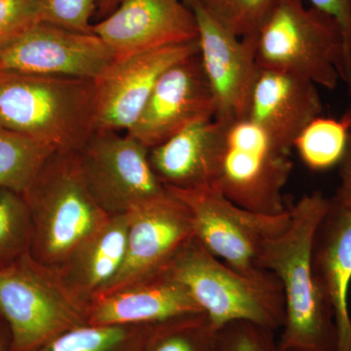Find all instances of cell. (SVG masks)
I'll use <instances>...</instances> for the list:
<instances>
[{"label":"cell","mask_w":351,"mask_h":351,"mask_svg":"<svg viewBox=\"0 0 351 351\" xmlns=\"http://www.w3.org/2000/svg\"><path fill=\"white\" fill-rule=\"evenodd\" d=\"M331 204L321 191L304 195L290 210L285 230L263 245L260 269L277 277L282 287L285 320L279 346L287 351H337L334 313L316 281L313 247L316 230Z\"/></svg>","instance_id":"6da1fadb"},{"label":"cell","mask_w":351,"mask_h":351,"mask_svg":"<svg viewBox=\"0 0 351 351\" xmlns=\"http://www.w3.org/2000/svg\"><path fill=\"white\" fill-rule=\"evenodd\" d=\"M0 128L80 152L96 130L94 80L0 71Z\"/></svg>","instance_id":"7a4b0ae2"},{"label":"cell","mask_w":351,"mask_h":351,"mask_svg":"<svg viewBox=\"0 0 351 351\" xmlns=\"http://www.w3.org/2000/svg\"><path fill=\"white\" fill-rule=\"evenodd\" d=\"M22 195L32 219L29 253L57 270L110 218L88 188L77 152H54Z\"/></svg>","instance_id":"3957f363"},{"label":"cell","mask_w":351,"mask_h":351,"mask_svg":"<svg viewBox=\"0 0 351 351\" xmlns=\"http://www.w3.org/2000/svg\"><path fill=\"white\" fill-rule=\"evenodd\" d=\"M184 284L217 329L245 321L276 332L285 320L282 287L267 270L242 274L209 253L193 237L165 267Z\"/></svg>","instance_id":"277c9868"},{"label":"cell","mask_w":351,"mask_h":351,"mask_svg":"<svg viewBox=\"0 0 351 351\" xmlns=\"http://www.w3.org/2000/svg\"><path fill=\"white\" fill-rule=\"evenodd\" d=\"M88 313L89 301L29 252L0 267V314L10 332L8 351L38 350L88 324Z\"/></svg>","instance_id":"5b68a950"},{"label":"cell","mask_w":351,"mask_h":351,"mask_svg":"<svg viewBox=\"0 0 351 351\" xmlns=\"http://www.w3.org/2000/svg\"><path fill=\"white\" fill-rule=\"evenodd\" d=\"M343 38L336 21L304 0H276L257 34L260 69L291 73L334 90Z\"/></svg>","instance_id":"8992f818"},{"label":"cell","mask_w":351,"mask_h":351,"mask_svg":"<svg viewBox=\"0 0 351 351\" xmlns=\"http://www.w3.org/2000/svg\"><path fill=\"white\" fill-rule=\"evenodd\" d=\"M223 124V147L213 188L256 213H285L283 191L293 171L291 152L248 117Z\"/></svg>","instance_id":"52a82bcc"},{"label":"cell","mask_w":351,"mask_h":351,"mask_svg":"<svg viewBox=\"0 0 351 351\" xmlns=\"http://www.w3.org/2000/svg\"><path fill=\"white\" fill-rule=\"evenodd\" d=\"M167 189L188 208L195 239L221 262L248 276L262 270L258 261L265 242L290 223L289 209L280 215L256 213L214 188Z\"/></svg>","instance_id":"ba28073f"},{"label":"cell","mask_w":351,"mask_h":351,"mask_svg":"<svg viewBox=\"0 0 351 351\" xmlns=\"http://www.w3.org/2000/svg\"><path fill=\"white\" fill-rule=\"evenodd\" d=\"M77 156L88 188L110 217L168 193L152 169L149 149L126 132L95 130Z\"/></svg>","instance_id":"9c48e42d"},{"label":"cell","mask_w":351,"mask_h":351,"mask_svg":"<svg viewBox=\"0 0 351 351\" xmlns=\"http://www.w3.org/2000/svg\"><path fill=\"white\" fill-rule=\"evenodd\" d=\"M114 61L95 34L38 23L0 46V71L95 80Z\"/></svg>","instance_id":"30bf717a"},{"label":"cell","mask_w":351,"mask_h":351,"mask_svg":"<svg viewBox=\"0 0 351 351\" xmlns=\"http://www.w3.org/2000/svg\"><path fill=\"white\" fill-rule=\"evenodd\" d=\"M201 64L213 95L214 119L221 123L247 119L260 66L257 34L239 38L226 31L196 2Z\"/></svg>","instance_id":"8fae6325"},{"label":"cell","mask_w":351,"mask_h":351,"mask_svg":"<svg viewBox=\"0 0 351 351\" xmlns=\"http://www.w3.org/2000/svg\"><path fill=\"white\" fill-rule=\"evenodd\" d=\"M198 51L196 40L114 59L94 80L96 130L128 131L137 121L160 76L171 66Z\"/></svg>","instance_id":"7c38bea8"},{"label":"cell","mask_w":351,"mask_h":351,"mask_svg":"<svg viewBox=\"0 0 351 351\" xmlns=\"http://www.w3.org/2000/svg\"><path fill=\"white\" fill-rule=\"evenodd\" d=\"M215 112L198 51L160 76L137 121L126 133L152 149L193 122L214 119Z\"/></svg>","instance_id":"4fadbf2b"},{"label":"cell","mask_w":351,"mask_h":351,"mask_svg":"<svg viewBox=\"0 0 351 351\" xmlns=\"http://www.w3.org/2000/svg\"><path fill=\"white\" fill-rule=\"evenodd\" d=\"M92 29L114 59L198 40L195 14L181 0H121Z\"/></svg>","instance_id":"5bb4252c"},{"label":"cell","mask_w":351,"mask_h":351,"mask_svg":"<svg viewBox=\"0 0 351 351\" xmlns=\"http://www.w3.org/2000/svg\"><path fill=\"white\" fill-rule=\"evenodd\" d=\"M193 237L188 208L169 191L162 197L137 208L130 213L121 269L100 293L165 269L178 251Z\"/></svg>","instance_id":"9a60e30c"},{"label":"cell","mask_w":351,"mask_h":351,"mask_svg":"<svg viewBox=\"0 0 351 351\" xmlns=\"http://www.w3.org/2000/svg\"><path fill=\"white\" fill-rule=\"evenodd\" d=\"M197 313L202 311L188 289L164 269L93 295L89 300L88 324H156Z\"/></svg>","instance_id":"2e32d148"},{"label":"cell","mask_w":351,"mask_h":351,"mask_svg":"<svg viewBox=\"0 0 351 351\" xmlns=\"http://www.w3.org/2000/svg\"><path fill=\"white\" fill-rule=\"evenodd\" d=\"M323 112L318 86L300 76L260 69L248 119L292 152L298 136Z\"/></svg>","instance_id":"e0dca14e"},{"label":"cell","mask_w":351,"mask_h":351,"mask_svg":"<svg viewBox=\"0 0 351 351\" xmlns=\"http://www.w3.org/2000/svg\"><path fill=\"white\" fill-rule=\"evenodd\" d=\"M313 269L334 313L338 331L337 351H351V211L332 198L314 237Z\"/></svg>","instance_id":"ac0fdd59"},{"label":"cell","mask_w":351,"mask_h":351,"mask_svg":"<svg viewBox=\"0 0 351 351\" xmlns=\"http://www.w3.org/2000/svg\"><path fill=\"white\" fill-rule=\"evenodd\" d=\"M223 140V123L197 120L149 149L152 169L166 189L213 188Z\"/></svg>","instance_id":"d6986e66"},{"label":"cell","mask_w":351,"mask_h":351,"mask_svg":"<svg viewBox=\"0 0 351 351\" xmlns=\"http://www.w3.org/2000/svg\"><path fill=\"white\" fill-rule=\"evenodd\" d=\"M130 214L110 217L83 241L59 270L64 280L89 301L119 274L126 255Z\"/></svg>","instance_id":"ffe728a7"},{"label":"cell","mask_w":351,"mask_h":351,"mask_svg":"<svg viewBox=\"0 0 351 351\" xmlns=\"http://www.w3.org/2000/svg\"><path fill=\"white\" fill-rule=\"evenodd\" d=\"M350 132L351 110L341 119L320 115L298 136L293 149L309 170L324 172L341 163L348 149Z\"/></svg>","instance_id":"44dd1931"},{"label":"cell","mask_w":351,"mask_h":351,"mask_svg":"<svg viewBox=\"0 0 351 351\" xmlns=\"http://www.w3.org/2000/svg\"><path fill=\"white\" fill-rule=\"evenodd\" d=\"M154 325H83L34 351H143Z\"/></svg>","instance_id":"7402d4cb"},{"label":"cell","mask_w":351,"mask_h":351,"mask_svg":"<svg viewBox=\"0 0 351 351\" xmlns=\"http://www.w3.org/2000/svg\"><path fill=\"white\" fill-rule=\"evenodd\" d=\"M54 152L34 138L0 128V189L25 193Z\"/></svg>","instance_id":"603a6c76"},{"label":"cell","mask_w":351,"mask_h":351,"mask_svg":"<svg viewBox=\"0 0 351 351\" xmlns=\"http://www.w3.org/2000/svg\"><path fill=\"white\" fill-rule=\"evenodd\" d=\"M219 329L204 313L157 323L143 351H216Z\"/></svg>","instance_id":"cb8c5ba5"},{"label":"cell","mask_w":351,"mask_h":351,"mask_svg":"<svg viewBox=\"0 0 351 351\" xmlns=\"http://www.w3.org/2000/svg\"><path fill=\"white\" fill-rule=\"evenodd\" d=\"M32 225L20 193L0 189V267L31 250Z\"/></svg>","instance_id":"d4e9b609"},{"label":"cell","mask_w":351,"mask_h":351,"mask_svg":"<svg viewBox=\"0 0 351 351\" xmlns=\"http://www.w3.org/2000/svg\"><path fill=\"white\" fill-rule=\"evenodd\" d=\"M193 2L226 31L239 38H245L258 34L276 0H195Z\"/></svg>","instance_id":"484cf974"},{"label":"cell","mask_w":351,"mask_h":351,"mask_svg":"<svg viewBox=\"0 0 351 351\" xmlns=\"http://www.w3.org/2000/svg\"><path fill=\"white\" fill-rule=\"evenodd\" d=\"M216 351H287L279 346L276 332L250 322L239 321L221 327Z\"/></svg>","instance_id":"4316f807"},{"label":"cell","mask_w":351,"mask_h":351,"mask_svg":"<svg viewBox=\"0 0 351 351\" xmlns=\"http://www.w3.org/2000/svg\"><path fill=\"white\" fill-rule=\"evenodd\" d=\"M44 22L69 31L93 34L92 18L98 0H39Z\"/></svg>","instance_id":"83f0119b"},{"label":"cell","mask_w":351,"mask_h":351,"mask_svg":"<svg viewBox=\"0 0 351 351\" xmlns=\"http://www.w3.org/2000/svg\"><path fill=\"white\" fill-rule=\"evenodd\" d=\"M41 22L39 0H0V46Z\"/></svg>","instance_id":"f1b7e54d"},{"label":"cell","mask_w":351,"mask_h":351,"mask_svg":"<svg viewBox=\"0 0 351 351\" xmlns=\"http://www.w3.org/2000/svg\"><path fill=\"white\" fill-rule=\"evenodd\" d=\"M311 5L331 16L341 29L343 52L339 66L341 82L351 95V0H309Z\"/></svg>","instance_id":"f546056e"},{"label":"cell","mask_w":351,"mask_h":351,"mask_svg":"<svg viewBox=\"0 0 351 351\" xmlns=\"http://www.w3.org/2000/svg\"><path fill=\"white\" fill-rule=\"evenodd\" d=\"M338 167L339 184L332 200L351 211V132L345 156Z\"/></svg>","instance_id":"4dcf8cb0"},{"label":"cell","mask_w":351,"mask_h":351,"mask_svg":"<svg viewBox=\"0 0 351 351\" xmlns=\"http://www.w3.org/2000/svg\"><path fill=\"white\" fill-rule=\"evenodd\" d=\"M121 0H98L97 3V18L99 21L105 19L119 5Z\"/></svg>","instance_id":"1f68e13d"},{"label":"cell","mask_w":351,"mask_h":351,"mask_svg":"<svg viewBox=\"0 0 351 351\" xmlns=\"http://www.w3.org/2000/svg\"><path fill=\"white\" fill-rule=\"evenodd\" d=\"M0 351H8V346H6L5 343H4L1 335H0Z\"/></svg>","instance_id":"d6a6232c"},{"label":"cell","mask_w":351,"mask_h":351,"mask_svg":"<svg viewBox=\"0 0 351 351\" xmlns=\"http://www.w3.org/2000/svg\"><path fill=\"white\" fill-rule=\"evenodd\" d=\"M193 1H195V0H182V2H184V3L189 7L191 6V4H193Z\"/></svg>","instance_id":"836d02e7"}]
</instances>
